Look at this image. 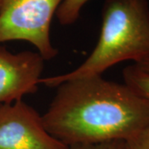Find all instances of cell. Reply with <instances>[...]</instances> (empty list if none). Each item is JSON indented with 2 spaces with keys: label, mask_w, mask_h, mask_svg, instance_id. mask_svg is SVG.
Wrapping results in <instances>:
<instances>
[{
  "label": "cell",
  "mask_w": 149,
  "mask_h": 149,
  "mask_svg": "<svg viewBox=\"0 0 149 149\" xmlns=\"http://www.w3.org/2000/svg\"><path fill=\"white\" fill-rule=\"evenodd\" d=\"M122 140H114L98 143L73 144L68 146V149H122Z\"/></svg>",
  "instance_id": "9"
},
{
  "label": "cell",
  "mask_w": 149,
  "mask_h": 149,
  "mask_svg": "<svg viewBox=\"0 0 149 149\" xmlns=\"http://www.w3.org/2000/svg\"><path fill=\"white\" fill-rule=\"evenodd\" d=\"M56 88L42 117L48 133L67 146L125 141L149 125V101L125 84L94 75Z\"/></svg>",
  "instance_id": "1"
},
{
  "label": "cell",
  "mask_w": 149,
  "mask_h": 149,
  "mask_svg": "<svg viewBox=\"0 0 149 149\" xmlns=\"http://www.w3.org/2000/svg\"><path fill=\"white\" fill-rule=\"evenodd\" d=\"M149 58L148 0H105L100 34L90 56L68 73L41 78L39 85L56 88L68 80L101 75L125 61L139 63Z\"/></svg>",
  "instance_id": "2"
},
{
  "label": "cell",
  "mask_w": 149,
  "mask_h": 149,
  "mask_svg": "<svg viewBox=\"0 0 149 149\" xmlns=\"http://www.w3.org/2000/svg\"><path fill=\"white\" fill-rule=\"evenodd\" d=\"M135 65H136L139 68H140V69L143 70L145 71L149 72V58L145 59V60L140 61L139 63H135Z\"/></svg>",
  "instance_id": "10"
},
{
  "label": "cell",
  "mask_w": 149,
  "mask_h": 149,
  "mask_svg": "<svg viewBox=\"0 0 149 149\" xmlns=\"http://www.w3.org/2000/svg\"><path fill=\"white\" fill-rule=\"evenodd\" d=\"M122 149H149V125L133 137L123 141Z\"/></svg>",
  "instance_id": "8"
},
{
  "label": "cell",
  "mask_w": 149,
  "mask_h": 149,
  "mask_svg": "<svg viewBox=\"0 0 149 149\" xmlns=\"http://www.w3.org/2000/svg\"><path fill=\"white\" fill-rule=\"evenodd\" d=\"M64 0H0V44L24 41L32 44L45 61L58 51L50 37L51 22Z\"/></svg>",
  "instance_id": "3"
},
{
  "label": "cell",
  "mask_w": 149,
  "mask_h": 149,
  "mask_svg": "<svg viewBox=\"0 0 149 149\" xmlns=\"http://www.w3.org/2000/svg\"><path fill=\"white\" fill-rule=\"evenodd\" d=\"M90 0H64L56 11V17L61 25H71L77 21L81 9Z\"/></svg>",
  "instance_id": "7"
},
{
  "label": "cell",
  "mask_w": 149,
  "mask_h": 149,
  "mask_svg": "<svg viewBox=\"0 0 149 149\" xmlns=\"http://www.w3.org/2000/svg\"><path fill=\"white\" fill-rule=\"evenodd\" d=\"M124 84L139 96L149 101V72L139 68L135 64L123 70Z\"/></svg>",
  "instance_id": "6"
},
{
  "label": "cell",
  "mask_w": 149,
  "mask_h": 149,
  "mask_svg": "<svg viewBox=\"0 0 149 149\" xmlns=\"http://www.w3.org/2000/svg\"><path fill=\"white\" fill-rule=\"evenodd\" d=\"M45 60L38 52L13 53L0 45V104L22 100L38 90Z\"/></svg>",
  "instance_id": "5"
},
{
  "label": "cell",
  "mask_w": 149,
  "mask_h": 149,
  "mask_svg": "<svg viewBox=\"0 0 149 149\" xmlns=\"http://www.w3.org/2000/svg\"><path fill=\"white\" fill-rule=\"evenodd\" d=\"M0 149H68L48 133L42 117L22 100L0 104Z\"/></svg>",
  "instance_id": "4"
}]
</instances>
